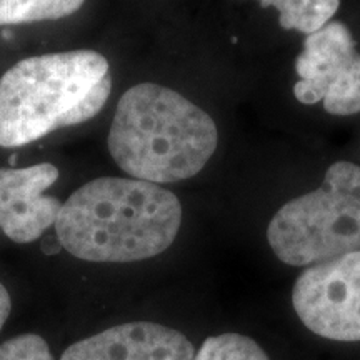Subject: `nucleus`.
Listing matches in <instances>:
<instances>
[{"mask_svg":"<svg viewBox=\"0 0 360 360\" xmlns=\"http://www.w3.org/2000/svg\"><path fill=\"white\" fill-rule=\"evenodd\" d=\"M84 4L85 0H0V27L64 19Z\"/></svg>","mask_w":360,"mask_h":360,"instance_id":"9d476101","label":"nucleus"},{"mask_svg":"<svg viewBox=\"0 0 360 360\" xmlns=\"http://www.w3.org/2000/svg\"><path fill=\"white\" fill-rule=\"evenodd\" d=\"M193 344L177 328L137 321L69 345L60 360H193Z\"/></svg>","mask_w":360,"mask_h":360,"instance_id":"6e6552de","label":"nucleus"},{"mask_svg":"<svg viewBox=\"0 0 360 360\" xmlns=\"http://www.w3.org/2000/svg\"><path fill=\"white\" fill-rule=\"evenodd\" d=\"M193 360H270L265 350L250 337L237 332L207 337Z\"/></svg>","mask_w":360,"mask_h":360,"instance_id":"9b49d317","label":"nucleus"},{"mask_svg":"<svg viewBox=\"0 0 360 360\" xmlns=\"http://www.w3.org/2000/svg\"><path fill=\"white\" fill-rule=\"evenodd\" d=\"M112 92L109 60L96 51L22 58L0 77V147L29 146L94 119Z\"/></svg>","mask_w":360,"mask_h":360,"instance_id":"7ed1b4c3","label":"nucleus"},{"mask_svg":"<svg viewBox=\"0 0 360 360\" xmlns=\"http://www.w3.org/2000/svg\"><path fill=\"white\" fill-rule=\"evenodd\" d=\"M294 97L304 105L322 102L330 115L360 112V52L344 22L330 20L317 32L305 35L295 58Z\"/></svg>","mask_w":360,"mask_h":360,"instance_id":"39448f33","label":"nucleus"},{"mask_svg":"<svg viewBox=\"0 0 360 360\" xmlns=\"http://www.w3.org/2000/svg\"><path fill=\"white\" fill-rule=\"evenodd\" d=\"M182 225L179 197L157 184L101 177L62 204L57 240L85 262L129 264L157 257L174 244Z\"/></svg>","mask_w":360,"mask_h":360,"instance_id":"f257e3e1","label":"nucleus"},{"mask_svg":"<svg viewBox=\"0 0 360 360\" xmlns=\"http://www.w3.org/2000/svg\"><path fill=\"white\" fill-rule=\"evenodd\" d=\"M264 8L278 12V24L283 30L310 35L334 19L340 0H257Z\"/></svg>","mask_w":360,"mask_h":360,"instance_id":"1a4fd4ad","label":"nucleus"},{"mask_svg":"<svg viewBox=\"0 0 360 360\" xmlns=\"http://www.w3.org/2000/svg\"><path fill=\"white\" fill-rule=\"evenodd\" d=\"M11 310H12L11 294H8L6 285L0 282V330H2V327L6 326L8 315H11Z\"/></svg>","mask_w":360,"mask_h":360,"instance_id":"ddd939ff","label":"nucleus"},{"mask_svg":"<svg viewBox=\"0 0 360 360\" xmlns=\"http://www.w3.org/2000/svg\"><path fill=\"white\" fill-rule=\"evenodd\" d=\"M57 180L58 169L49 162L0 169V229L12 242L30 244L56 225L62 202L45 191Z\"/></svg>","mask_w":360,"mask_h":360,"instance_id":"0eeeda50","label":"nucleus"},{"mask_svg":"<svg viewBox=\"0 0 360 360\" xmlns=\"http://www.w3.org/2000/svg\"><path fill=\"white\" fill-rule=\"evenodd\" d=\"M267 242L281 262L294 267L327 262L360 250V167L339 160L321 187L277 210Z\"/></svg>","mask_w":360,"mask_h":360,"instance_id":"20e7f679","label":"nucleus"},{"mask_svg":"<svg viewBox=\"0 0 360 360\" xmlns=\"http://www.w3.org/2000/svg\"><path fill=\"white\" fill-rule=\"evenodd\" d=\"M217 143L212 117L182 94L152 82L120 97L107 137L112 159L125 174L157 186L192 179Z\"/></svg>","mask_w":360,"mask_h":360,"instance_id":"f03ea898","label":"nucleus"},{"mask_svg":"<svg viewBox=\"0 0 360 360\" xmlns=\"http://www.w3.org/2000/svg\"><path fill=\"white\" fill-rule=\"evenodd\" d=\"M292 305L315 335L360 342V250L305 267L292 289Z\"/></svg>","mask_w":360,"mask_h":360,"instance_id":"423d86ee","label":"nucleus"},{"mask_svg":"<svg viewBox=\"0 0 360 360\" xmlns=\"http://www.w3.org/2000/svg\"><path fill=\"white\" fill-rule=\"evenodd\" d=\"M0 360H56L51 347L37 334H20L0 345Z\"/></svg>","mask_w":360,"mask_h":360,"instance_id":"f8f14e48","label":"nucleus"}]
</instances>
